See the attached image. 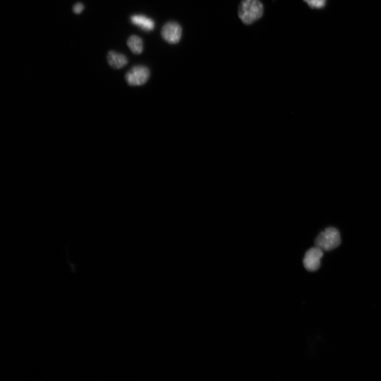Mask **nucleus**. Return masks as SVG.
Masks as SVG:
<instances>
[{"mask_svg": "<svg viewBox=\"0 0 381 381\" xmlns=\"http://www.w3.org/2000/svg\"><path fill=\"white\" fill-rule=\"evenodd\" d=\"M304 2L313 9H321L326 4V0H304Z\"/></svg>", "mask_w": 381, "mask_h": 381, "instance_id": "9", "label": "nucleus"}, {"mask_svg": "<svg viewBox=\"0 0 381 381\" xmlns=\"http://www.w3.org/2000/svg\"><path fill=\"white\" fill-rule=\"evenodd\" d=\"M106 58L108 64L115 69H121L129 63L128 59L123 54L114 50L108 51Z\"/></svg>", "mask_w": 381, "mask_h": 381, "instance_id": "7", "label": "nucleus"}, {"mask_svg": "<svg viewBox=\"0 0 381 381\" xmlns=\"http://www.w3.org/2000/svg\"><path fill=\"white\" fill-rule=\"evenodd\" d=\"M84 5L82 3H78L72 7V11L75 14H80L84 11Z\"/></svg>", "mask_w": 381, "mask_h": 381, "instance_id": "10", "label": "nucleus"}, {"mask_svg": "<svg viewBox=\"0 0 381 381\" xmlns=\"http://www.w3.org/2000/svg\"><path fill=\"white\" fill-rule=\"evenodd\" d=\"M126 44L135 55H139L143 51V42L138 35H131L127 41Z\"/></svg>", "mask_w": 381, "mask_h": 381, "instance_id": "8", "label": "nucleus"}, {"mask_svg": "<svg viewBox=\"0 0 381 381\" xmlns=\"http://www.w3.org/2000/svg\"><path fill=\"white\" fill-rule=\"evenodd\" d=\"M341 243L339 231L333 227L321 232L315 241L316 246L324 251H330L338 247Z\"/></svg>", "mask_w": 381, "mask_h": 381, "instance_id": "2", "label": "nucleus"}, {"mask_svg": "<svg viewBox=\"0 0 381 381\" xmlns=\"http://www.w3.org/2000/svg\"><path fill=\"white\" fill-rule=\"evenodd\" d=\"M150 77V70L143 65H137L126 72L125 79L129 85L133 86H141L146 83Z\"/></svg>", "mask_w": 381, "mask_h": 381, "instance_id": "3", "label": "nucleus"}, {"mask_svg": "<svg viewBox=\"0 0 381 381\" xmlns=\"http://www.w3.org/2000/svg\"><path fill=\"white\" fill-rule=\"evenodd\" d=\"M322 251L316 246L307 251L303 261V265L307 270L314 271L319 268L323 255Z\"/></svg>", "mask_w": 381, "mask_h": 381, "instance_id": "5", "label": "nucleus"}, {"mask_svg": "<svg viewBox=\"0 0 381 381\" xmlns=\"http://www.w3.org/2000/svg\"><path fill=\"white\" fill-rule=\"evenodd\" d=\"M131 23L141 29L149 32L153 31L155 27L154 21L149 17L142 14H136L131 16Z\"/></svg>", "mask_w": 381, "mask_h": 381, "instance_id": "6", "label": "nucleus"}, {"mask_svg": "<svg viewBox=\"0 0 381 381\" xmlns=\"http://www.w3.org/2000/svg\"><path fill=\"white\" fill-rule=\"evenodd\" d=\"M182 27L177 23L170 22L162 27L161 35L163 40L170 44L178 43L182 36Z\"/></svg>", "mask_w": 381, "mask_h": 381, "instance_id": "4", "label": "nucleus"}, {"mask_svg": "<svg viewBox=\"0 0 381 381\" xmlns=\"http://www.w3.org/2000/svg\"><path fill=\"white\" fill-rule=\"evenodd\" d=\"M239 15L246 25L258 21L264 12L263 5L260 0H242L239 7Z\"/></svg>", "mask_w": 381, "mask_h": 381, "instance_id": "1", "label": "nucleus"}]
</instances>
